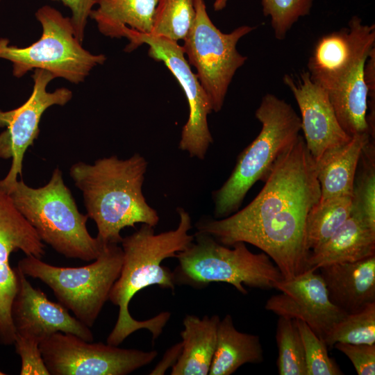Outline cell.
Wrapping results in <instances>:
<instances>
[{"mask_svg":"<svg viewBox=\"0 0 375 375\" xmlns=\"http://www.w3.org/2000/svg\"><path fill=\"white\" fill-rule=\"evenodd\" d=\"M320 195L315 162L299 135L276 161L250 203L221 219L200 222L197 232L225 246L243 242L259 248L284 279H291L308 269L306 218Z\"/></svg>","mask_w":375,"mask_h":375,"instance_id":"obj_1","label":"cell"},{"mask_svg":"<svg viewBox=\"0 0 375 375\" xmlns=\"http://www.w3.org/2000/svg\"><path fill=\"white\" fill-rule=\"evenodd\" d=\"M314 0H261L263 14L270 17L276 39L283 40L293 24L310 14Z\"/></svg>","mask_w":375,"mask_h":375,"instance_id":"obj_30","label":"cell"},{"mask_svg":"<svg viewBox=\"0 0 375 375\" xmlns=\"http://www.w3.org/2000/svg\"><path fill=\"white\" fill-rule=\"evenodd\" d=\"M61 1L72 12L71 20L74 33L80 42L84 39L88 18L97 0H54Z\"/></svg>","mask_w":375,"mask_h":375,"instance_id":"obj_34","label":"cell"},{"mask_svg":"<svg viewBox=\"0 0 375 375\" xmlns=\"http://www.w3.org/2000/svg\"><path fill=\"white\" fill-rule=\"evenodd\" d=\"M42 26L39 40L28 47L9 44L0 38V58L10 61L12 75L21 78L28 72L41 69L55 78H62L78 84L83 82L90 71L106 60L103 54H93L82 47L75 35L71 18L56 8L44 6L35 12Z\"/></svg>","mask_w":375,"mask_h":375,"instance_id":"obj_8","label":"cell"},{"mask_svg":"<svg viewBox=\"0 0 375 375\" xmlns=\"http://www.w3.org/2000/svg\"><path fill=\"white\" fill-rule=\"evenodd\" d=\"M283 83L299 106L303 139L315 162L328 150L351 139L340 125L327 92L311 80L308 72L296 79L286 74Z\"/></svg>","mask_w":375,"mask_h":375,"instance_id":"obj_17","label":"cell"},{"mask_svg":"<svg viewBox=\"0 0 375 375\" xmlns=\"http://www.w3.org/2000/svg\"><path fill=\"white\" fill-rule=\"evenodd\" d=\"M308 269L291 278H283L274 289L281 292L267 301L265 308L279 317L304 322L321 339L346 313L330 301L319 272Z\"/></svg>","mask_w":375,"mask_h":375,"instance_id":"obj_15","label":"cell"},{"mask_svg":"<svg viewBox=\"0 0 375 375\" xmlns=\"http://www.w3.org/2000/svg\"><path fill=\"white\" fill-rule=\"evenodd\" d=\"M6 193L41 240L63 256L92 261L106 245L88 231V217L79 212L59 167L43 186L30 187L21 179Z\"/></svg>","mask_w":375,"mask_h":375,"instance_id":"obj_4","label":"cell"},{"mask_svg":"<svg viewBox=\"0 0 375 375\" xmlns=\"http://www.w3.org/2000/svg\"><path fill=\"white\" fill-rule=\"evenodd\" d=\"M352 196H338L319 201L309 211L306 222V244L310 251L326 242L349 218Z\"/></svg>","mask_w":375,"mask_h":375,"instance_id":"obj_25","label":"cell"},{"mask_svg":"<svg viewBox=\"0 0 375 375\" xmlns=\"http://www.w3.org/2000/svg\"><path fill=\"white\" fill-rule=\"evenodd\" d=\"M365 65L327 92L340 125L350 137L363 133L372 134L367 115L369 89L364 76Z\"/></svg>","mask_w":375,"mask_h":375,"instance_id":"obj_24","label":"cell"},{"mask_svg":"<svg viewBox=\"0 0 375 375\" xmlns=\"http://www.w3.org/2000/svg\"><path fill=\"white\" fill-rule=\"evenodd\" d=\"M177 212L180 220L174 230L156 234L154 227L142 224L135 233L122 238V265L108 298L119 307V313L107 338L108 344L119 346L140 329L149 331L154 341L169 321V312H162L144 321L135 319L129 312L128 306L137 292L151 285L174 292L173 272L161 263L166 258H175L194 240V235L189 234L192 228L189 213L182 208H177Z\"/></svg>","mask_w":375,"mask_h":375,"instance_id":"obj_2","label":"cell"},{"mask_svg":"<svg viewBox=\"0 0 375 375\" xmlns=\"http://www.w3.org/2000/svg\"><path fill=\"white\" fill-rule=\"evenodd\" d=\"M328 347L337 342L375 344V302L363 309L346 314L335 323L324 338Z\"/></svg>","mask_w":375,"mask_h":375,"instance_id":"obj_28","label":"cell"},{"mask_svg":"<svg viewBox=\"0 0 375 375\" xmlns=\"http://www.w3.org/2000/svg\"><path fill=\"white\" fill-rule=\"evenodd\" d=\"M42 259L45 246L34 228L17 210L10 197L0 189V345H12L15 330L11 307L18 290L17 269L10 264L12 253Z\"/></svg>","mask_w":375,"mask_h":375,"instance_id":"obj_14","label":"cell"},{"mask_svg":"<svg viewBox=\"0 0 375 375\" xmlns=\"http://www.w3.org/2000/svg\"><path fill=\"white\" fill-rule=\"evenodd\" d=\"M305 353L307 375H341L342 372L328 353V347L304 322L295 319Z\"/></svg>","mask_w":375,"mask_h":375,"instance_id":"obj_31","label":"cell"},{"mask_svg":"<svg viewBox=\"0 0 375 375\" xmlns=\"http://www.w3.org/2000/svg\"><path fill=\"white\" fill-rule=\"evenodd\" d=\"M40 349L51 375H127L150 364L158 356L155 350L94 343L62 332L44 339Z\"/></svg>","mask_w":375,"mask_h":375,"instance_id":"obj_11","label":"cell"},{"mask_svg":"<svg viewBox=\"0 0 375 375\" xmlns=\"http://www.w3.org/2000/svg\"><path fill=\"white\" fill-rule=\"evenodd\" d=\"M158 0H97V8L90 18L99 32L111 38H121L128 27L142 33H151Z\"/></svg>","mask_w":375,"mask_h":375,"instance_id":"obj_23","label":"cell"},{"mask_svg":"<svg viewBox=\"0 0 375 375\" xmlns=\"http://www.w3.org/2000/svg\"><path fill=\"white\" fill-rule=\"evenodd\" d=\"M375 255V229L351 214L323 244L310 251L308 269L333 263L352 262Z\"/></svg>","mask_w":375,"mask_h":375,"instance_id":"obj_19","label":"cell"},{"mask_svg":"<svg viewBox=\"0 0 375 375\" xmlns=\"http://www.w3.org/2000/svg\"><path fill=\"white\" fill-rule=\"evenodd\" d=\"M194 20L182 47L188 63L196 69L212 110L218 112L236 71L247 59L238 52L237 44L256 27L244 25L224 33L209 17L204 0H194Z\"/></svg>","mask_w":375,"mask_h":375,"instance_id":"obj_9","label":"cell"},{"mask_svg":"<svg viewBox=\"0 0 375 375\" xmlns=\"http://www.w3.org/2000/svg\"><path fill=\"white\" fill-rule=\"evenodd\" d=\"M122 34L129 41L125 48L126 52L143 44L148 45L149 56L162 62L181 85L188 101L189 116L181 131L179 149L188 151L191 157L204 159L212 143L207 118L212 109L205 90L185 57L183 47L177 42L139 33L128 27L122 28Z\"/></svg>","mask_w":375,"mask_h":375,"instance_id":"obj_10","label":"cell"},{"mask_svg":"<svg viewBox=\"0 0 375 375\" xmlns=\"http://www.w3.org/2000/svg\"><path fill=\"white\" fill-rule=\"evenodd\" d=\"M333 347L348 357L358 375L375 374V344L337 342Z\"/></svg>","mask_w":375,"mask_h":375,"instance_id":"obj_33","label":"cell"},{"mask_svg":"<svg viewBox=\"0 0 375 375\" xmlns=\"http://www.w3.org/2000/svg\"><path fill=\"white\" fill-rule=\"evenodd\" d=\"M228 0H215L213 3V8L215 11H219L223 10L227 4Z\"/></svg>","mask_w":375,"mask_h":375,"instance_id":"obj_36","label":"cell"},{"mask_svg":"<svg viewBox=\"0 0 375 375\" xmlns=\"http://www.w3.org/2000/svg\"><path fill=\"white\" fill-rule=\"evenodd\" d=\"M375 25L353 16L347 27L321 37L309 58L311 80L328 92L365 64L374 49Z\"/></svg>","mask_w":375,"mask_h":375,"instance_id":"obj_13","label":"cell"},{"mask_svg":"<svg viewBox=\"0 0 375 375\" xmlns=\"http://www.w3.org/2000/svg\"><path fill=\"white\" fill-rule=\"evenodd\" d=\"M360 159L362 169L355 177L351 214L375 229L374 147L370 140L363 149Z\"/></svg>","mask_w":375,"mask_h":375,"instance_id":"obj_27","label":"cell"},{"mask_svg":"<svg viewBox=\"0 0 375 375\" xmlns=\"http://www.w3.org/2000/svg\"><path fill=\"white\" fill-rule=\"evenodd\" d=\"M228 248L212 236L197 232L194 240L176 257L173 272L176 285L201 289L215 282L232 285L243 294L244 285L270 290L283 278L280 270L264 252L254 253L246 243Z\"/></svg>","mask_w":375,"mask_h":375,"instance_id":"obj_6","label":"cell"},{"mask_svg":"<svg viewBox=\"0 0 375 375\" xmlns=\"http://www.w3.org/2000/svg\"><path fill=\"white\" fill-rule=\"evenodd\" d=\"M276 340L280 375H307L303 346L295 319L279 317Z\"/></svg>","mask_w":375,"mask_h":375,"instance_id":"obj_29","label":"cell"},{"mask_svg":"<svg viewBox=\"0 0 375 375\" xmlns=\"http://www.w3.org/2000/svg\"><path fill=\"white\" fill-rule=\"evenodd\" d=\"M181 351V342L176 344L168 349L161 361L157 365L150 374H163L170 367H173L177 362Z\"/></svg>","mask_w":375,"mask_h":375,"instance_id":"obj_35","label":"cell"},{"mask_svg":"<svg viewBox=\"0 0 375 375\" xmlns=\"http://www.w3.org/2000/svg\"><path fill=\"white\" fill-rule=\"evenodd\" d=\"M255 116L262 126L259 134L239 155L231 174L213 194L216 218L238 211L248 191L258 181L265 182L301 131V119L292 106L272 94L262 97Z\"/></svg>","mask_w":375,"mask_h":375,"instance_id":"obj_5","label":"cell"},{"mask_svg":"<svg viewBox=\"0 0 375 375\" xmlns=\"http://www.w3.org/2000/svg\"><path fill=\"white\" fill-rule=\"evenodd\" d=\"M32 78V93L22 105L7 111L0 109V127H6L0 133V158L12 159L8 174L0 180V189L5 192L22 176L24 155L39 135V124L44 111L54 105L65 106L73 95L65 88L48 92L47 85L56 78L49 71L35 69Z\"/></svg>","mask_w":375,"mask_h":375,"instance_id":"obj_12","label":"cell"},{"mask_svg":"<svg viewBox=\"0 0 375 375\" xmlns=\"http://www.w3.org/2000/svg\"><path fill=\"white\" fill-rule=\"evenodd\" d=\"M123 256L119 244H107L93 262L83 267H58L26 256L18 261L17 267L25 276L42 281L58 303L91 328L119 276Z\"/></svg>","mask_w":375,"mask_h":375,"instance_id":"obj_7","label":"cell"},{"mask_svg":"<svg viewBox=\"0 0 375 375\" xmlns=\"http://www.w3.org/2000/svg\"><path fill=\"white\" fill-rule=\"evenodd\" d=\"M263 360L258 335L238 331L228 314L219 320L209 375H230L246 363H260Z\"/></svg>","mask_w":375,"mask_h":375,"instance_id":"obj_22","label":"cell"},{"mask_svg":"<svg viewBox=\"0 0 375 375\" xmlns=\"http://www.w3.org/2000/svg\"><path fill=\"white\" fill-rule=\"evenodd\" d=\"M317 270L330 301L346 314L375 302V255L356 262L324 265Z\"/></svg>","mask_w":375,"mask_h":375,"instance_id":"obj_18","label":"cell"},{"mask_svg":"<svg viewBox=\"0 0 375 375\" xmlns=\"http://www.w3.org/2000/svg\"><path fill=\"white\" fill-rule=\"evenodd\" d=\"M195 17L194 0H158L150 34L183 40Z\"/></svg>","mask_w":375,"mask_h":375,"instance_id":"obj_26","label":"cell"},{"mask_svg":"<svg viewBox=\"0 0 375 375\" xmlns=\"http://www.w3.org/2000/svg\"><path fill=\"white\" fill-rule=\"evenodd\" d=\"M13 344L16 353L21 358V375H50L42 358L38 341L16 335Z\"/></svg>","mask_w":375,"mask_h":375,"instance_id":"obj_32","label":"cell"},{"mask_svg":"<svg viewBox=\"0 0 375 375\" xmlns=\"http://www.w3.org/2000/svg\"><path fill=\"white\" fill-rule=\"evenodd\" d=\"M371 135L356 134L345 144L326 151L315 162L321 199L352 196L359 160Z\"/></svg>","mask_w":375,"mask_h":375,"instance_id":"obj_20","label":"cell"},{"mask_svg":"<svg viewBox=\"0 0 375 375\" xmlns=\"http://www.w3.org/2000/svg\"><path fill=\"white\" fill-rule=\"evenodd\" d=\"M219 320L217 315H205L201 319L194 315L184 317V329L180 333L181 351L172 367V375L208 374L215 351Z\"/></svg>","mask_w":375,"mask_h":375,"instance_id":"obj_21","label":"cell"},{"mask_svg":"<svg viewBox=\"0 0 375 375\" xmlns=\"http://www.w3.org/2000/svg\"><path fill=\"white\" fill-rule=\"evenodd\" d=\"M4 374H6V373H4V372H2V371H0V375H4Z\"/></svg>","mask_w":375,"mask_h":375,"instance_id":"obj_37","label":"cell"},{"mask_svg":"<svg viewBox=\"0 0 375 375\" xmlns=\"http://www.w3.org/2000/svg\"><path fill=\"white\" fill-rule=\"evenodd\" d=\"M147 162L139 153L127 159L117 156L77 162L69 168L83 194L88 218L96 224L97 238L103 244H120L121 231L146 224L155 227L159 217L146 201L142 188Z\"/></svg>","mask_w":375,"mask_h":375,"instance_id":"obj_3","label":"cell"},{"mask_svg":"<svg viewBox=\"0 0 375 375\" xmlns=\"http://www.w3.org/2000/svg\"><path fill=\"white\" fill-rule=\"evenodd\" d=\"M18 290L11 307V318L16 335L36 340L62 332L92 342L89 327L69 313L60 303L50 301L40 289L34 288L17 267Z\"/></svg>","mask_w":375,"mask_h":375,"instance_id":"obj_16","label":"cell"}]
</instances>
